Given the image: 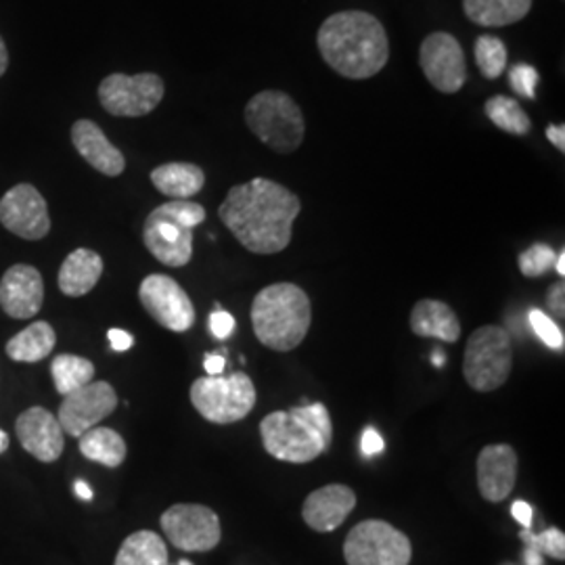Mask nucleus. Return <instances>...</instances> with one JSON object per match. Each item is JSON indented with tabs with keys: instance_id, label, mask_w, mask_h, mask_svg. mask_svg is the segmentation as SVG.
Instances as JSON below:
<instances>
[{
	"instance_id": "8",
	"label": "nucleus",
	"mask_w": 565,
	"mask_h": 565,
	"mask_svg": "<svg viewBox=\"0 0 565 565\" xmlns=\"http://www.w3.org/2000/svg\"><path fill=\"white\" fill-rule=\"evenodd\" d=\"M511 338L499 324H486L471 333L465 348V382L476 392H494L511 375Z\"/></svg>"
},
{
	"instance_id": "41",
	"label": "nucleus",
	"mask_w": 565,
	"mask_h": 565,
	"mask_svg": "<svg viewBox=\"0 0 565 565\" xmlns=\"http://www.w3.org/2000/svg\"><path fill=\"white\" fill-rule=\"evenodd\" d=\"M546 139L553 142L562 153L565 151V126L564 124H559V126H555V124H551L548 128H546Z\"/></svg>"
},
{
	"instance_id": "46",
	"label": "nucleus",
	"mask_w": 565,
	"mask_h": 565,
	"mask_svg": "<svg viewBox=\"0 0 565 565\" xmlns=\"http://www.w3.org/2000/svg\"><path fill=\"white\" fill-rule=\"evenodd\" d=\"M431 363L434 366H445L446 356L443 350H434V356H431Z\"/></svg>"
},
{
	"instance_id": "47",
	"label": "nucleus",
	"mask_w": 565,
	"mask_h": 565,
	"mask_svg": "<svg viewBox=\"0 0 565 565\" xmlns=\"http://www.w3.org/2000/svg\"><path fill=\"white\" fill-rule=\"evenodd\" d=\"M7 448H9V436H7V431L0 429V455H2Z\"/></svg>"
},
{
	"instance_id": "4",
	"label": "nucleus",
	"mask_w": 565,
	"mask_h": 565,
	"mask_svg": "<svg viewBox=\"0 0 565 565\" xmlns=\"http://www.w3.org/2000/svg\"><path fill=\"white\" fill-rule=\"evenodd\" d=\"M312 323L310 298L294 282L264 287L252 303V327L263 345L289 352L303 342Z\"/></svg>"
},
{
	"instance_id": "48",
	"label": "nucleus",
	"mask_w": 565,
	"mask_h": 565,
	"mask_svg": "<svg viewBox=\"0 0 565 565\" xmlns=\"http://www.w3.org/2000/svg\"><path fill=\"white\" fill-rule=\"evenodd\" d=\"M179 565H193L191 562H186V559H182V562H179Z\"/></svg>"
},
{
	"instance_id": "24",
	"label": "nucleus",
	"mask_w": 565,
	"mask_h": 565,
	"mask_svg": "<svg viewBox=\"0 0 565 565\" xmlns=\"http://www.w3.org/2000/svg\"><path fill=\"white\" fill-rule=\"evenodd\" d=\"M55 343V329L44 321H36L11 338L4 352L15 363H39L53 352Z\"/></svg>"
},
{
	"instance_id": "18",
	"label": "nucleus",
	"mask_w": 565,
	"mask_h": 565,
	"mask_svg": "<svg viewBox=\"0 0 565 565\" xmlns=\"http://www.w3.org/2000/svg\"><path fill=\"white\" fill-rule=\"evenodd\" d=\"M518 452L509 445H490L478 457V488L486 501L503 503L518 482Z\"/></svg>"
},
{
	"instance_id": "7",
	"label": "nucleus",
	"mask_w": 565,
	"mask_h": 565,
	"mask_svg": "<svg viewBox=\"0 0 565 565\" xmlns=\"http://www.w3.org/2000/svg\"><path fill=\"white\" fill-rule=\"evenodd\" d=\"M191 403L205 422L216 425L237 424L245 419L258 401L256 385L247 373H233L228 377H200L191 385Z\"/></svg>"
},
{
	"instance_id": "2",
	"label": "nucleus",
	"mask_w": 565,
	"mask_h": 565,
	"mask_svg": "<svg viewBox=\"0 0 565 565\" xmlns=\"http://www.w3.org/2000/svg\"><path fill=\"white\" fill-rule=\"evenodd\" d=\"M317 44L331 70L350 81L373 78L390 60V42L382 21L364 11H342L327 18Z\"/></svg>"
},
{
	"instance_id": "36",
	"label": "nucleus",
	"mask_w": 565,
	"mask_h": 565,
	"mask_svg": "<svg viewBox=\"0 0 565 565\" xmlns=\"http://www.w3.org/2000/svg\"><path fill=\"white\" fill-rule=\"evenodd\" d=\"M546 306L551 310L553 317L557 319H564L565 317V285L564 282H557L548 289L546 294Z\"/></svg>"
},
{
	"instance_id": "10",
	"label": "nucleus",
	"mask_w": 565,
	"mask_h": 565,
	"mask_svg": "<svg viewBox=\"0 0 565 565\" xmlns=\"http://www.w3.org/2000/svg\"><path fill=\"white\" fill-rule=\"evenodd\" d=\"M166 86L158 74H111L99 84L103 109L118 118H142L163 99Z\"/></svg>"
},
{
	"instance_id": "29",
	"label": "nucleus",
	"mask_w": 565,
	"mask_h": 565,
	"mask_svg": "<svg viewBox=\"0 0 565 565\" xmlns=\"http://www.w3.org/2000/svg\"><path fill=\"white\" fill-rule=\"evenodd\" d=\"M486 116L490 118V121L494 126H499L501 130H505L509 135H515V137H524L530 132V118L522 109V105L515 102V99H509L503 95H497L492 99L486 102Z\"/></svg>"
},
{
	"instance_id": "45",
	"label": "nucleus",
	"mask_w": 565,
	"mask_h": 565,
	"mask_svg": "<svg viewBox=\"0 0 565 565\" xmlns=\"http://www.w3.org/2000/svg\"><path fill=\"white\" fill-rule=\"evenodd\" d=\"M553 268H555V273L559 275V277H564L565 275V252H559V256L555 258V264H553Z\"/></svg>"
},
{
	"instance_id": "17",
	"label": "nucleus",
	"mask_w": 565,
	"mask_h": 565,
	"mask_svg": "<svg viewBox=\"0 0 565 565\" xmlns=\"http://www.w3.org/2000/svg\"><path fill=\"white\" fill-rule=\"evenodd\" d=\"M15 431L21 446L42 463H55L63 455L65 431L60 422L42 406L23 411L15 422Z\"/></svg>"
},
{
	"instance_id": "1",
	"label": "nucleus",
	"mask_w": 565,
	"mask_h": 565,
	"mask_svg": "<svg viewBox=\"0 0 565 565\" xmlns=\"http://www.w3.org/2000/svg\"><path fill=\"white\" fill-rule=\"evenodd\" d=\"M300 198L268 179L243 182L228 191L218 216L233 237L252 254H279L291 243Z\"/></svg>"
},
{
	"instance_id": "21",
	"label": "nucleus",
	"mask_w": 565,
	"mask_h": 565,
	"mask_svg": "<svg viewBox=\"0 0 565 565\" xmlns=\"http://www.w3.org/2000/svg\"><path fill=\"white\" fill-rule=\"evenodd\" d=\"M411 329L419 338L455 343L461 338V323L455 310L440 300H419L411 312Z\"/></svg>"
},
{
	"instance_id": "23",
	"label": "nucleus",
	"mask_w": 565,
	"mask_h": 565,
	"mask_svg": "<svg viewBox=\"0 0 565 565\" xmlns=\"http://www.w3.org/2000/svg\"><path fill=\"white\" fill-rule=\"evenodd\" d=\"M151 182L162 195L170 200H191L202 191L205 174L195 163H163L151 172Z\"/></svg>"
},
{
	"instance_id": "3",
	"label": "nucleus",
	"mask_w": 565,
	"mask_h": 565,
	"mask_svg": "<svg viewBox=\"0 0 565 565\" xmlns=\"http://www.w3.org/2000/svg\"><path fill=\"white\" fill-rule=\"evenodd\" d=\"M260 436L270 457L285 463H310L329 450L333 424L323 403L302 404L266 415Z\"/></svg>"
},
{
	"instance_id": "28",
	"label": "nucleus",
	"mask_w": 565,
	"mask_h": 565,
	"mask_svg": "<svg viewBox=\"0 0 565 565\" xmlns=\"http://www.w3.org/2000/svg\"><path fill=\"white\" fill-rule=\"evenodd\" d=\"M51 375L55 382V390L61 396H67L93 382L95 364L74 354H60L51 363Z\"/></svg>"
},
{
	"instance_id": "39",
	"label": "nucleus",
	"mask_w": 565,
	"mask_h": 565,
	"mask_svg": "<svg viewBox=\"0 0 565 565\" xmlns=\"http://www.w3.org/2000/svg\"><path fill=\"white\" fill-rule=\"evenodd\" d=\"M511 515H513L520 524L524 525V530H530V527H532L534 511H532V507L524 503V501H515V503L511 505Z\"/></svg>"
},
{
	"instance_id": "25",
	"label": "nucleus",
	"mask_w": 565,
	"mask_h": 565,
	"mask_svg": "<svg viewBox=\"0 0 565 565\" xmlns=\"http://www.w3.org/2000/svg\"><path fill=\"white\" fill-rule=\"evenodd\" d=\"M532 0H463L465 15L484 28H503L524 20Z\"/></svg>"
},
{
	"instance_id": "26",
	"label": "nucleus",
	"mask_w": 565,
	"mask_h": 565,
	"mask_svg": "<svg viewBox=\"0 0 565 565\" xmlns=\"http://www.w3.org/2000/svg\"><path fill=\"white\" fill-rule=\"evenodd\" d=\"M81 443V452L95 463L105 465L109 469H116L126 461L128 448L121 438L120 434L111 427H93L86 434H82L78 438Z\"/></svg>"
},
{
	"instance_id": "16",
	"label": "nucleus",
	"mask_w": 565,
	"mask_h": 565,
	"mask_svg": "<svg viewBox=\"0 0 565 565\" xmlns=\"http://www.w3.org/2000/svg\"><path fill=\"white\" fill-rule=\"evenodd\" d=\"M44 302V279L30 264L11 266L0 279V308L11 319H34Z\"/></svg>"
},
{
	"instance_id": "35",
	"label": "nucleus",
	"mask_w": 565,
	"mask_h": 565,
	"mask_svg": "<svg viewBox=\"0 0 565 565\" xmlns=\"http://www.w3.org/2000/svg\"><path fill=\"white\" fill-rule=\"evenodd\" d=\"M210 331L216 340H226L233 331H235V319L231 312H226L223 308H216L210 315Z\"/></svg>"
},
{
	"instance_id": "43",
	"label": "nucleus",
	"mask_w": 565,
	"mask_h": 565,
	"mask_svg": "<svg viewBox=\"0 0 565 565\" xmlns=\"http://www.w3.org/2000/svg\"><path fill=\"white\" fill-rule=\"evenodd\" d=\"M74 488H76V494L81 497L82 501H90L93 499V490H90V486L86 484V482L78 480Z\"/></svg>"
},
{
	"instance_id": "30",
	"label": "nucleus",
	"mask_w": 565,
	"mask_h": 565,
	"mask_svg": "<svg viewBox=\"0 0 565 565\" xmlns=\"http://www.w3.org/2000/svg\"><path fill=\"white\" fill-rule=\"evenodd\" d=\"M476 61L488 81H497L505 74L507 46L505 42L497 36H480L476 42Z\"/></svg>"
},
{
	"instance_id": "37",
	"label": "nucleus",
	"mask_w": 565,
	"mask_h": 565,
	"mask_svg": "<svg viewBox=\"0 0 565 565\" xmlns=\"http://www.w3.org/2000/svg\"><path fill=\"white\" fill-rule=\"evenodd\" d=\"M384 448V438L380 436V431L375 427H366L363 431V438H361V450H363L364 457L380 455Z\"/></svg>"
},
{
	"instance_id": "31",
	"label": "nucleus",
	"mask_w": 565,
	"mask_h": 565,
	"mask_svg": "<svg viewBox=\"0 0 565 565\" xmlns=\"http://www.w3.org/2000/svg\"><path fill=\"white\" fill-rule=\"evenodd\" d=\"M520 539L524 541L527 548H534L541 555H548L557 562L565 559V534L557 527H546L541 534H534L532 530H522Z\"/></svg>"
},
{
	"instance_id": "5",
	"label": "nucleus",
	"mask_w": 565,
	"mask_h": 565,
	"mask_svg": "<svg viewBox=\"0 0 565 565\" xmlns=\"http://www.w3.org/2000/svg\"><path fill=\"white\" fill-rule=\"evenodd\" d=\"M205 221V210L191 200L158 205L145 221L142 242L156 260L181 268L193 258V228Z\"/></svg>"
},
{
	"instance_id": "19",
	"label": "nucleus",
	"mask_w": 565,
	"mask_h": 565,
	"mask_svg": "<svg viewBox=\"0 0 565 565\" xmlns=\"http://www.w3.org/2000/svg\"><path fill=\"white\" fill-rule=\"evenodd\" d=\"M356 507V494L343 484H329L315 490L303 501L302 518L317 532H333L345 522Z\"/></svg>"
},
{
	"instance_id": "38",
	"label": "nucleus",
	"mask_w": 565,
	"mask_h": 565,
	"mask_svg": "<svg viewBox=\"0 0 565 565\" xmlns=\"http://www.w3.org/2000/svg\"><path fill=\"white\" fill-rule=\"evenodd\" d=\"M107 338H109V343H111V350H116V352H126L135 343V338L128 331H121V329H109Z\"/></svg>"
},
{
	"instance_id": "33",
	"label": "nucleus",
	"mask_w": 565,
	"mask_h": 565,
	"mask_svg": "<svg viewBox=\"0 0 565 565\" xmlns=\"http://www.w3.org/2000/svg\"><path fill=\"white\" fill-rule=\"evenodd\" d=\"M527 319L541 342L548 345L551 350H564V331L557 327L555 321H551L543 310H539V308L530 310Z\"/></svg>"
},
{
	"instance_id": "20",
	"label": "nucleus",
	"mask_w": 565,
	"mask_h": 565,
	"mask_svg": "<svg viewBox=\"0 0 565 565\" xmlns=\"http://www.w3.org/2000/svg\"><path fill=\"white\" fill-rule=\"evenodd\" d=\"M72 142L82 158L105 177H120L126 170V160L120 149L111 145L95 121H76L72 126Z\"/></svg>"
},
{
	"instance_id": "13",
	"label": "nucleus",
	"mask_w": 565,
	"mask_h": 565,
	"mask_svg": "<svg viewBox=\"0 0 565 565\" xmlns=\"http://www.w3.org/2000/svg\"><path fill=\"white\" fill-rule=\"evenodd\" d=\"M0 223L21 239H44L51 233V216L41 191L28 182L11 186L0 200Z\"/></svg>"
},
{
	"instance_id": "9",
	"label": "nucleus",
	"mask_w": 565,
	"mask_h": 565,
	"mask_svg": "<svg viewBox=\"0 0 565 565\" xmlns=\"http://www.w3.org/2000/svg\"><path fill=\"white\" fill-rule=\"evenodd\" d=\"M348 565H408L413 546L408 536L384 520L354 525L343 543Z\"/></svg>"
},
{
	"instance_id": "40",
	"label": "nucleus",
	"mask_w": 565,
	"mask_h": 565,
	"mask_svg": "<svg viewBox=\"0 0 565 565\" xmlns=\"http://www.w3.org/2000/svg\"><path fill=\"white\" fill-rule=\"evenodd\" d=\"M203 366H205V373H207L210 377L223 375L224 366H226V359H224L223 352L207 354V356H205V361H203Z\"/></svg>"
},
{
	"instance_id": "11",
	"label": "nucleus",
	"mask_w": 565,
	"mask_h": 565,
	"mask_svg": "<svg viewBox=\"0 0 565 565\" xmlns=\"http://www.w3.org/2000/svg\"><path fill=\"white\" fill-rule=\"evenodd\" d=\"M160 524L166 539L186 553L212 551L223 539V527L216 511L205 505H172L163 511Z\"/></svg>"
},
{
	"instance_id": "27",
	"label": "nucleus",
	"mask_w": 565,
	"mask_h": 565,
	"mask_svg": "<svg viewBox=\"0 0 565 565\" xmlns=\"http://www.w3.org/2000/svg\"><path fill=\"white\" fill-rule=\"evenodd\" d=\"M114 565H170L168 546L162 536L151 530L135 532L121 543Z\"/></svg>"
},
{
	"instance_id": "12",
	"label": "nucleus",
	"mask_w": 565,
	"mask_h": 565,
	"mask_svg": "<svg viewBox=\"0 0 565 565\" xmlns=\"http://www.w3.org/2000/svg\"><path fill=\"white\" fill-rule=\"evenodd\" d=\"M139 300L153 321L174 333H184L195 324L191 298L168 275H149L139 287Z\"/></svg>"
},
{
	"instance_id": "6",
	"label": "nucleus",
	"mask_w": 565,
	"mask_h": 565,
	"mask_svg": "<svg viewBox=\"0 0 565 565\" xmlns=\"http://www.w3.org/2000/svg\"><path fill=\"white\" fill-rule=\"evenodd\" d=\"M249 130L277 153H294L306 135L302 109L287 93L264 90L245 107Z\"/></svg>"
},
{
	"instance_id": "32",
	"label": "nucleus",
	"mask_w": 565,
	"mask_h": 565,
	"mask_svg": "<svg viewBox=\"0 0 565 565\" xmlns=\"http://www.w3.org/2000/svg\"><path fill=\"white\" fill-rule=\"evenodd\" d=\"M555 249L546 243H534L532 247H527L525 252L520 254V270L527 279H536L546 275L553 264H555Z\"/></svg>"
},
{
	"instance_id": "44",
	"label": "nucleus",
	"mask_w": 565,
	"mask_h": 565,
	"mask_svg": "<svg viewBox=\"0 0 565 565\" xmlns=\"http://www.w3.org/2000/svg\"><path fill=\"white\" fill-rule=\"evenodd\" d=\"M7 67H9V51H7V44H4V41L0 39V78L4 76Z\"/></svg>"
},
{
	"instance_id": "22",
	"label": "nucleus",
	"mask_w": 565,
	"mask_h": 565,
	"mask_svg": "<svg viewBox=\"0 0 565 565\" xmlns=\"http://www.w3.org/2000/svg\"><path fill=\"white\" fill-rule=\"evenodd\" d=\"M103 275V258L93 249H74L60 268V289L70 298L90 294Z\"/></svg>"
},
{
	"instance_id": "42",
	"label": "nucleus",
	"mask_w": 565,
	"mask_h": 565,
	"mask_svg": "<svg viewBox=\"0 0 565 565\" xmlns=\"http://www.w3.org/2000/svg\"><path fill=\"white\" fill-rule=\"evenodd\" d=\"M524 564L525 565H545V562H543V555H541V553H539V551H534V548H527V546H525Z\"/></svg>"
},
{
	"instance_id": "15",
	"label": "nucleus",
	"mask_w": 565,
	"mask_h": 565,
	"mask_svg": "<svg viewBox=\"0 0 565 565\" xmlns=\"http://www.w3.org/2000/svg\"><path fill=\"white\" fill-rule=\"evenodd\" d=\"M118 406V394L107 382H90L81 390L63 396L60 422L63 431L72 438H81L88 429L97 427Z\"/></svg>"
},
{
	"instance_id": "34",
	"label": "nucleus",
	"mask_w": 565,
	"mask_h": 565,
	"mask_svg": "<svg viewBox=\"0 0 565 565\" xmlns=\"http://www.w3.org/2000/svg\"><path fill=\"white\" fill-rule=\"evenodd\" d=\"M539 72L527 65V63H518L515 67H511L509 72V84L511 88L525 99H536V88H539Z\"/></svg>"
},
{
	"instance_id": "14",
	"label": "nucleus",
	"mask_w": 565,
	"mask_h": 565,
	"mask_svg": "<svg viewBox=\"0 0 565 565\" xmlns=\"http://www.w3.org/2000/svg\"><path fill=\"white\" fill-rule=\"evenodd\" d=\"M419 63L429 84L446 93H459L467 81L463 49L448 32L429 34L419 49Z\"/></svg>"
}]
</instances>
